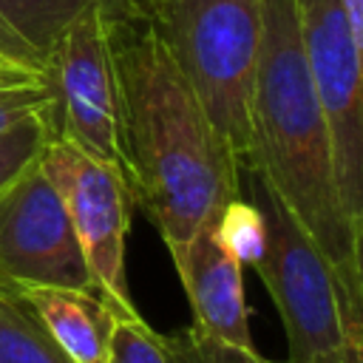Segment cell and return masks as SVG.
Listing matches in <instances>:
<instances>
[{"instance_id": "5bb4252c", "label": "cell", "mask_w": 363, "mask_h": 363, "mask_svg": "<svg viewBox=\"0 0 363 363\" xmlns=\"http://www.w3.org/2000/svg\"><path fill=\"white\" fill-rule=\"evenodd\" d=\"M218 238L238 258L241 267H255L267 241L261 210L252 201H244L241 196L230 199L218 213Z\"/></svg>"}, {"instance_id": "ba28073f", "label": "cell", "mask_w": 363, "mask_h": 363, "mask_svg": "<svg viewBox=\"0 0 363 363\" xmlns=\"http://www.w3.org/2000/svg\"><path fill=\"white\" fill-rule=\"evenodd\" d=\"M51 85L54 136H65L122 173L119 94L99 3L82 11L60 37L51 54Z\"/></svg>"}, {"instance_id": "277c9868", "label": "cell", "mask_w": 363, "mask_h": 363, "mask_svg": "<svg viewBox=\"0 0 363 363\" xmlns=\"http://www.w3.org/2000/svg\"><path fill=\"white\" fill-rule=\"evenodd\" d=\"M250 201L264 216V252L252 267L278 306L289 360L286 363H352V346L363 337L343 286L281 199L252 170H241Z\"/></svg>"}, {"instance_id": "7402d4cb", "label": "cell", "mask_w": 363, "mask_h": 363, "mask_svg": "<svg viewBox=\"0 0 363 363\" xmlns=\"http://www.w3.org/2000/svg\"><path fill=\"white\" fill-rule=\"evenodd\" d=\"M142 0H99L102 11H139Z\"/></svg>"}, {"instance_id": "6da1fadb", "label": "cell", "mask_w": 363, "mask_h": 363, "mask_svg": "<svg viewBox=\"0 0 363 363\" xmlns=\"http://www.w3.org/2000/svg\"><path fill=\"white\" fill-rule=\"evenodd\" d=\"M119 94L130 201L182 255L204 221L241 196V164L139 11H102Z\"/></svg>"}, {"instance_id": "52a82bcc", "label": "cell", "mask_w": 363, "mask_h": 363, "mask_svg": "<svg viewBox=\"0 0 363 363\" xmlns=\"http://www.w3.org/2000/svg\"><path fill=\"white\" fill-rule=\"evenodd\" d=\"M0 284L96 289L40 156L0 190Z\"/></svg>"}, {"instance_id": "5b68a950", "label": "cell", "mask_w": 363, "mask_h": 363, "mask_svg": "<svg viewBox=\"0 0 363 363\" xmlns=\"http://www.w3.org/2000/svg\"><path fill=\"white\" fill-rule=\"evenodd\" d=\"M40 167L65 204L99 295L122 318H142L125 278V235L133 204L125 176L65 136H51L45 142Z\"/></svg>"}, {"instance_id": "30bf717a", "label": "cell", "mask_w": 363, "mask_h": 363, "mask_svg": "<svg viewBox=\"0 0 363 363\" xmlns=\"http://www.w3.org/2000/svg\"><path fill=\"white\" fill-rule=\"evenodd\" d=\"M23 295L74 363H108L119 312L96 289L26 286Z\"/></svg>"}, {"instance_id": "2e32d148", "label": "cell", "mask_w": 363, "mask_h": 363, "mask_svg": "<svg viewBox=\"0 0 363 363\" xmlns=\"http://www.w3.org/2000/svg\"><path fill=\"white\" fill-rule=\"evenodd\" d=\"M108 363H170L164 337L142 318H119Z\"/></svg>"}, {"instance_id": "4fadbf2b", "label": "cell", "mask_w": 363, "mask_h": 363, "mask_svg": "<svg viewBox=\"0 0 363 363\" xmlns=\"http://www.w3.org/2000/svg\"><path fill=\"white\" fill-rule=\"evenodd\" d=\"M54 133V108L28 113L0 133V190L43 153Z\"/></svg>"}, {"instance_id": "3957f363", "label": "cell", "mask_w": 363, "mask_h": 363, "mask_svg": "<svg viewBox=\"0 0 363 363\" xmlns=\"http://www.w3.org/2000/svg\"><path fill=\"white\" fill-rule=\"evenodd\" d=\"M139 14L153 26L244 170L252 145L250 102L264 0H142Z\"/></svg>"}, {"instance_id": "7c38bea8", "label": "cell", "mask_w": 363, "mask_h": 363, "mask_svg": "<svg viewBox=\"0 0 363 363\" xmlns=\"http://www.w3.org/2000/svg\"><path fill=\"white\" fill-rule=\"evenodd\" d=\"M99 0H0V20L51 71V54L65 28Z\"/></svg>"}, {"instance_id": "44dd1931", "label": "cell", "mask_w": 363, "mask_h": 363, "mask_svg": "<svg viewBox=\"0 0 363 363\" xmlns=\"http://www.w3.org/2000/svg\"><path fill=\"white\" fill-rule=\"evenodd\" d=\"M354 272H357V289H360V306H363V210L354 221Z\"/></svg>"}, {"instance_id": "9c48e42d", "label": "cell", "mask_w": 363, "mask_h": 363, "mask_svg": "<svg viewBox=\"0 0 363 363\" xmlns=\"http://www.w3.org/2000/svg\"><path fill=\"white\" fill-rule=\"evenodd\" d=\"M173 264L193 309V326L216 340L255 349L247 320L241 264L218 238V216L199 227Z\"/></svg>"}, {"instance_id": "9a60e30c", "label": "cell", "mask_w": 363, "mask_h": 363, "mask_svg": "<svg viewBox=\"0 0 363 363\" xmlns=\"http://www.w3.org/2000/svg\"><path fill=\"white\" fill-rule=\"evenodd\" d=\"M162 337H164L170 363H275L261 357L255 349L233 346L210 335H201L196 326H187L176 335H162Z\"/></svg>"}, {"instance_id": "8fae6325", "label": "cell", "mask_w": 363, "mask_h": 363, "mask_svg": "<svg viewBox=\"0 0 363 363\" xmlns=\"http://www.w3.org/2000/svg\"><path fill=\"white\" fill-rule=\"evenodd\" d=\"M0 363H74L11 284H0Z\"/></svg>"}, {"instance_id": "603a6c76", "label": "cell", "mask_w": 363, "mask_h": 363, "mask_svg": "<svg viewBox=\"0 0 363 363\" xmlns=\"http://www.w3.org/2000/svg\"><path fill=\"white\" fill-rule=\"evenodd\" d=\"M352 363H363V337H357L352 346Z\"/></svg>"}, {"instance_id": "d6986e66", "label": "cell", "mask_w": 363, "mask_h": 363, "mask_svg": "<svg viewBox=\"0 0 363 363\" xmlns=\"http://www.w3.org/2000/svg\"><path fill=\"white\" fill-rule=\"evenodd\" d=\"M37 82H51V74L0 57V91L3 88H17V85H37Z\"/></svg>"}, {"instance_id": "ffe728a7", "label": "cell", "mask_w": 363, "mask_h": 363, "mask_svg": "<svg viewBox=\"0 0 363 363\" xmlns=\"http://www.w3.org/2000/svg\"><path fill=\"white\" fill-rule=\"evenodd\" d=\"M340 9H343V17L360 60V71H363V0H340Z\"/></svg>"}, {"instance_id": "8992f818", "label": "cell", "mask_w": 363, "mask_h": 363, "mask_svg": "<svg viewBox=\"0 0 363 363\" xmlns=\"http://www.w3.org/2000/svg\"><path fill=\"white\" fill-rule=\"evenodd\" d=\"M306 68L323 108L343 210L354 221L363 210V71L340 0H295Z\"/></svg>"}, {"instance_id": "e0dca14e", "label": "cell", "mask_w": 363, "mask_h": 363, "mask_svg": "<svg viewBox=\"0 0 363 363\" xmlns=\"http://www.w3.org/2000/svg\"><path fill=\"white\" fill-rule=\"evenodd\" d=\"M54 108V85L37 82V85H17L0 91V133L9 130L14 122L26 119L28 113Z\"/></svg>"}, {"instance_id": "7a4b0ae2", "label": "cell", "mask_w": 363, "mask_h": 363, "mask_svg": "<svg viewBox=\"0 0 363 363\" xmlns=\"http://www.w3.org/2000/svg\"><path fill=\"white\" fill-rule=\"evenodd\" d=\"M250 162L335 269L363 329L354 233L343 210L335 150L298 28L295 0H264V34L250 102Z\"/></svg>"}, {"instance_id": "ac0fdd59", "label": "cell", "mask_w": 363, "mask_h": 363, "mask_svg": "<svg viewBox=\"0 0 363 363\" xmlns=\"http://www.w3.org/2000/svg\"><path fill=\"white\" fill-rule=\"evenodd\" d=\"M0 57L3 60H11V62H20V65H28V68H37V71H48L40 60H37V54L0 20ZM51 74V71H48Z\"/></svg>"}]
</instances>
